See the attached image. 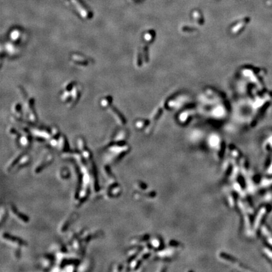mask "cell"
I'll use <instances>...</instances> for the list:
<instances>
[{
  "label": "cell",
  "mask_w": 272,
  "mask_h": 272,
  "mask_svg": "<svg viewBox=\"0 0 272 272\" xmlns=\"http://www.w3.org/2000/svg\"><path fill=\"white\" fill-rule=\"evenodd\" d=\"M71 59L73 60V62H74V63L79 64V65H85L88 64V60L83 55L74 54L71 57Z\"/></svg>",
  "instance_id": "obj_1"
},
{
  "label": "cell",
  "mask_w": 272,
  "mask_h": 272,
  "mask_svg": "<svg viewBox=\"0 0 272 272\" xmlns=\"http://www.w3.org/2000/svg\"><path fill=\"white\" fill-rule=\"evenodd\" d=\"M21 37V32L18 29H15L12 30L10 33V39L14 42L20 41Z\"/></svg>",
  "instance_id": "obj_2"
},
{
  "label": "cell",
  "mask_w": 272,
  "mask_h": 272,
  "mask_svg": "<svg viewBox=\"0 0 272 272\" xmlns=\"http://www.w3.org/2000/svg\"><path fill=\"white\" fill-rule=\"evenodd\" d=\"M109 111L110 112V113H112V115L114 117V118H115V120L117 121L118 123H120V124L123 123V118L122 117V115H120V113L116 110V108L112 107V108H109Z\"/></svg>",
  "instance_id": "obj_3"
},
{
  "label": "cell",
  "mask_w": 272,
  "mask_h": 272,
  "mask_svg": "<svg viewBox=\"0 0 272 272\" xmlns=\"http://www.w3.org/2000/svg\"><path fill=\"white\" fill-rule=\"evenodd\" d=\"M112 97L111 96H107L101 99L100 104L103 108H107L112 105Z\"/></svg>",
  "instance_id": "obj_4"
},
{
  "label": "cell",
  "mask_w": 272,
  "mask_h": 272,
  "mask_svg": "<svg viewBox=\"0 0 272 272\" xmlns=\"http://www.w3.org/2000/svg\"><path fill=\"white\" fill-rule=\"evenodd\" d=\"M13 112L14 113V114L16 116V117H20L21 115V105H20L19 103H15L13 105L12 108Z\"/></svg>",
  "instance_id": "obj_5"
}]
</instances>
